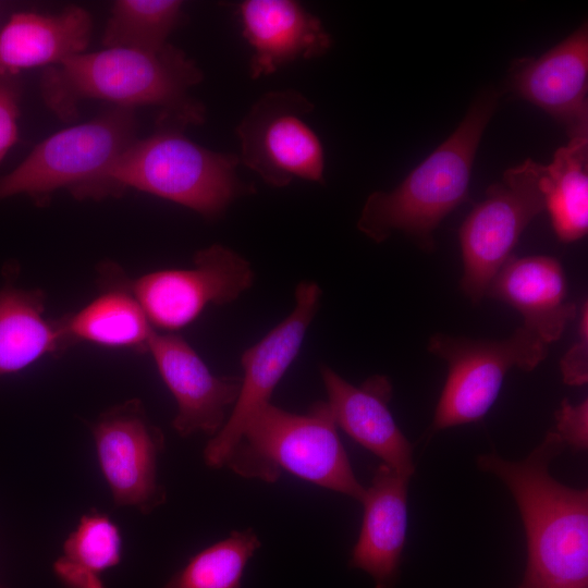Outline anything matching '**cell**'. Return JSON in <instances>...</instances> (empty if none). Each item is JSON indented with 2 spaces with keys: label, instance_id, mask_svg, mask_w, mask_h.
<instances>
[{
  "label": "cell",
  "instance_id": "cell-1",
  "mask_svg": "<svg viewBox=\"0 0 588 588\" xmlns=\"http://www.w3.org/2000/svg\"><path fill=\"white\" fill-rule=\"evenodd\" d=\"M565 444L549 431L523 461L495 453L478 467L511 491L527 538V566L518 588H588V491L562 485L549 471Z\"/></svg>",
  "mask_w": 588,
  "mask_h": 588
},
{
  "label": "cell",
  "instance_id": "cell-2",
  "mask_svg": "<svg viewBox=\"0 0 588 588\" xmlns=\"http://www.w3.org/2000/svg\"><path fill=\"white\" fill-rule=\"evenodd\" d=\"M203 72L181 49L168 44L158 51L105 48L83 52L45 68L40 94L50 111L70 122L82 100L98 99L119 107L155 106L161 115L200 124L204 107L188 96Z\"/></svg>",
  "mask_w": 588,
  "mask_h": 588
},
{
  "label": "cell",
  "instance_id": "cell-3",
  "mask_svg": "<svg viewBox=\"0 0 588 588\" xmlns=\"http://www.w3.org/2000/svg\"><path fill=\"white\" fill-rule=\"evenodd\" d=\"M154 134L136 138L76 198L118 196L133 188L213 219L254 185L236 174L240 158L209 150L183 134L185 123L161 117Z\"/></svg>",
  "mask_w": 588,
  "mask_h": 588
},
{
  "label": "cell",
  "instance_id": "cell-4",
  "mask_svg": "<svg viewBox=\"0 0 588 588\" xmlns=\"http://www.w3.org/2000/svg\"><path fill=\"white\" fill-rule=\"evenodd\" d=\"M499 98L495 88L482 90L454 132L399 186L391 192L371 193L357 220V229L376 243L401 231L421 249L433 250L434 230L468 199L475 156Z\"/></svg>",
  "mask_w": 588,
  "mask_h": 588
},
{
  "label": "cell",
  "instance_id": "cell-5",
  "mask_svg": "<svg viewBox=\"0 0 588 588\" xmlns=\"http://www.w3.org/2000/svg\"><path fill=\"white\" fill-rule=\"evenodd\" d=\"M224 466L266 482L285 470L359 502L366 490L353 471L327 401L315 402L306 414L267 403L249 419Z\"/></svg>",
  "mask_w": 588,
  "mask_h": 588
},
{
  "label": "cell",
  "instance_id": "cell-6",
  "mask_svg": "<svg viewBox=\"0 0 588 588\" xmlns=\"http://www.w3.org/2000/svg\"><path fill=\"white\" fill-rule=\"evenodd\" d=\"M136 131L135 109L115 106L52 134L0 177V200L24 194L41 206L62 188L74 196L137 138Z\"/></svg>",
  "mask_w": 588,
  "mask_h": 588
},
{
  "label": "cell",
  "instance_id": "cell-7",
  "mask_svg": "<svg viewBox=\"0 0 588 588\" xmlns=\"http://www.w3.org/2000/svg\"><path fill=\"white\" fill-rule=\"evenodd\" d=\"M427 350L449 366L432 431L480 420L497 401L509 370L531 371L548 355V344L523 326L500 341L436 333Z\"/></svg>",
  "mask_w": 588,
  "mask_h": 588
},
{
  "label": "cell",
  "instance_id": "cell-8",
  "mask_svg": "<svg viewBox=\"0 0 588 588\" xmlns=\"http://www.w3.org/2000/svg\"><path fill=\"white\" fill-rule=\"evenodd\" d=\"M543 209L541 164L527 159L507 169L469 212L460 229L461 289L474 304L487 295L524 230Z\"/></svg>",
  "mask_w": 588,
  "mask_h": 588
},
{
  "label": "cell",
  "instance_id": "cell-9",
  "mask_svg": "<svg viewBox=\"0 0 588 588\" xmlns=\"http://www.w3.org/2000/svg\"><path fill=\"white\" fill-rule=\"evenodd\" d=\"M313 109L296 90L262 95L236 128L240 161L273 187L287 186L294 179L322 182L323 148L306 122Z\"/></svg>",
  "mask_w": 588,
  "mask_h": 588
},
{
  "label": "cell",
  "instance_id": "cell-10",
  "mask_svg": "<svg viewBox=\"0 0 588 588\" xmlns=\"http://www.w3.org/2000/svg\"><path fill=\"white\" fill-rule=\"evenodd\" d=\"M248 260L221 244L196 253L187 269H162L128 281L152 328L183 329L209 305L236 301L254 282Z\"/></svg>",
  "mask_w": 588,
  "mask_h": 588
},
{
  "label": "cell",
  "instance_id": "cell-11",
  "mask_svg": "<svg viewBox=\"0 0 588 588\" xmlns=\"http://www.w3.org/2000/svg\"><path fill=\"white\" fill-rule=\"evenodd\" d=\"M295 305L291 314L241 356L244 373L238 397L221 430L204 450L210 467L224 466L238 443L253 415L270 403V396L296 358L321 297L316 282L305 280L295 289Z\"/></svg>",
  "mask_w": 588,
  "mask_h": 588
},
{
  "label": "cell",
  "instance_id": "cell-12",
  "mask_svg": "<svg viewBox=\"0 0 588 588\" xmlns=\"http://www.w3.org/2000/svg\"><path fill=\"white\" fill-rule=\"evenodd\" d=\"M102 474L117 505L149 513L166 500L157 482L164 436L137 399L106 411L91 427Z\"/></svg>",
  "mask_w": 588,
  "mask_h": 588
},
{
  "label": "cell",
  "instance_id": "cell-13",
  "mask_svg": "<svg viewBox=\"0 0 588 588\" xmlns=\"http://www.w3.org/2000/svg\"><path fill=\"white\" fill-rule=\"evenodd\" d=\"M147 352L175 399V431L183 437L196 432L216 436L238 397L241 377L213 375L197 352L172 333L155 331Z\"/></svg>",
  "mask_w": 588,
  "mask_h": 588
},
{
  "label": "cell",
  "instance_id": "cell-14",
  "mask_svg": "<svg viewBox=\"0 0 588 588\" xmlns=\"http://www.w3.org/2000/svg\"><path fill=\"white\" fill-rule=\"evenodd\" d=\"M512 88L566 130L588 134V27L583 24L539 58H519L510 69Z\"/></svg>",
  "mask_w": 588,
  "mask_h": 588
},
{
  "label": "cell",
  "instance_id": "cell-15",
  "mask_svg": "<svg viewBox=\"0 0 588 588\" xmlns=\"http://www.w3.org/2000/svg\"><path fill=\"white\" fill-rule=\"evenodd\" d=\"M320 375L336 426L382 464L411 478L415 471L413 449L389 409L393 393L390 379L373 375L355 387L326 365Z\"/></svg>",
  "mask_w": 588,
  "mask_h": 588
},
{
  "label": "cell",
  "instance_id": "cell-16",
  "mask_svg": "<svg viewBox=\"0 0 588 588\" xmlns=\"http://www.w3.org/2000/svg\"><path fill=\"white\" fill-rule=\"evenodd\" d=\"M242 33L253 56V78L270 75L297 59L326 53L332 44L321 21L292 0H246L237 5Z\"/></svg>",
  "mask_w": 588,
  "mask_h": 588
},
{
  "label": "cell",
  "instance_id": "cell-17",
  "mask_svg": "<svg viewBox=\"0 0 588 588\" xmlns=\"http://www.w3.org/2000/svg\"><path fill=\"white\" fill-rule=\"evenodd\" d=\"M409 479L381 464L362 500L363 523L350 566L370 575L376 588H393L397 581L408 526Z\"/></svg>",
  "mask_w": 588,
  "mask_h": 588
},
{
  "label": "cell",
  "instance_id": "cell-18",
  "mask_svg": "<svg viewBox=\"0 0 588 588\" xmlns=\"http://www.w3.org/2000/svg\"><path fill=\"white\" fill-rule=\"evenodd\" d=\"M487 295L515 308L523 327L548 345L559 340L579 309L567 301L560 261L549 256L511 257L492 280Z\"/></svg>",
  "mask_w": 588,
  "mask_h": 588
},
{
  "label": "cell",
  "instance_id": "cell-19",
  "mask_svg": "<svg viewBox=\"0 0 588 588\" xmlns=\"http://www.w3.org/2000/svg\"><path fill=\"white\" fill-rule=\"evenodd\" d=\"M93 30L90 13L69 5L57 14L17 12L0 29V74L52 66L85 52Z\"/></svg>",
  "mask_w": 588,
  "mask_h": 588
},
{
  "label": "cell",
  "instance_id": "cell-20",
  "mask_svg": "<svg viewBox=\"0 0 588 588\" xmlns=\"http://www.w3.org/2000/svg\"><path fill=\"white\" fill-rule=\"evenodd\" d=\"M106 290L78 311L62 319L70 344L89 342L112 348L147 352L156 331L115 268L107 267Z\"/></svg>",
  "mask_w": 588,
  "mask_h": 588
},
{
  "label": "cell",
  "instance_id": "cell-21",
  "mask_svg": "<svg viewBox=\"0 0 588 588\" xmlns=\"http://www.w3.org/2000/svg\"><path fill=\"white\" fill-rule=\"evenodd\" d=\"M70 344L62 319L45 317L40 290H0V377L19 372Z\"/></svg>",
  "mask_w": 588,
  "mask_h": 588
},
{
  "label": "cell",
  "instance_id": "cell-22",
  "mask_svg": "<svg viewBox=\"0 0 588 588\" xmlns=\"http://www.w3.org/2000/svg\"><path fill=\"white\" fill-rule=\"evenodd\" d=\"M541 188L559 240L583 238L588 230V134L569 137L549 164H541Z\"/></svg>",
  "mask_w": 588,
  "mask_h": 588
},
{
  "label": "cell",
  "instance_id": "cell-23",
  "mask_svg": "<svg viewBox=\"0 0 588 588\" xmlns=\"http://www.w3.org/2000/svg\"><path fill=\"white\" fill-rule=\"evenodd\" d=\"M121 536L98 512L84 515L63 546L53 571L66 588H105L100 574L120 563Z\"/></svg>",
  "mask_w": 588,
  "mask_h": 588
},
{
  "label": "cell",
  "instance_id": "cell-24",
  "mask_svg": "<svg viewBox=\"0 0 588 588\" xmlns=\"http://www.w3.org/2000/svg\"><path fill=\"white\" fill-rule=\"evenodd\" d=\"M183 16L177 0H119L111 8L105 27V48L158 51L166 47L170 34Z\"/></svg>",
  "mask_w": 588,
  "mask_h": 588
},
{
  "label": "cell",
  "instance_id": "cell-25",
  "mask_svg": "<svg viewBox=\"0 0 588 588\" xmlns=\"http://www.w3.org/2000/svg\"><path fill=\"white\" fill-rule=\"evenodd\" d=\"M260 546L252 528L234 530L195 554L163 588H241L246 564Z\"/></svg>",
  "mask_w": 588,
  "mask_h": 588
},
{
  "label": "cell",
  "instance_id": "cell-26",
  "mask_svg": "<svg viewBox=\"0 0 588 588\" xmlns=\"http://www.w3.org/2000/svg\"><path fill=\"white\" fill-rule=\"evenodd\" d=\"M21 85L16 76L0 74V162L17 142Z\"/></svg>",
  "mask_w": 588,
  "mask_h": 588
},
{
  "label": "cell",
  "instance_id": "cell-27",
  "mask_svg": "<svg viewBox=\"0 0 588 588\" xmlns=\"http://www.w3.org/2000/svg\"><path fill=\"white\" fill-rule=\"evenodd\" d=\"M577 339L560 362L564 383L583 385L588 381V303L578 311Z\"/></svg>",
  "mask_w": 588,
  "mask_h": 588
},
{
  "label": "cell",
  "instance_id": "cell-28",
  "mask_svg": "<svg viewBox=\"0 0 588 588\" xmlns=\"http://www.w3.org/2000/svg\"><path fill=\"white\" fill-rule=\"evenodd\" d=\"M556 430L563 443L575 451L588 448V400L573 405L567 399L561 403L555 414Z\"/></svg>",
  "mask_w": 588,
  "mask_h": 588
},
{
  "label": "cell",
  "instance_id": "cell-29",
  "mask_svg": "<svg viewBox=\"0 0 588 588\" xmlns=\"http://www.w3.org/2000/svg\"><path fill=\"white\" fill-rule=\"evenodd\" d=\"M0 588H3V587L0 586Z\"/></svg>",
  "mask_w": 588,
  "mask_h": 588
}]
</instances>
